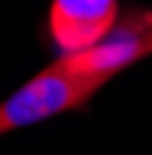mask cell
Returning <instances> with one entry per match:
<instances>
[{
  "label": "cell",
  "instance_id": "obj_2",
  "mask_svg": "<svg viewBox=\"0 0 152 155\" xmlns=\"http://www.w3.org/2000/svg\"><path fill=\"white\" fill-rule=\"evenodd\" d=\"M119 25V0H53L50 36L61 53L102 45Z\"/></svg>",
  "mask_w": 152,
  "mask_h": 155
},
{
  "label": "cell",
  "instance_id": "obj_1",
  "mask_svg": "<svg viewBox=\"0 0 152 155\" xmlns=\"http://www.w3.org/2000/svg\"><path fill=\"white\" fill-rule=\"evenodd\" d=\"M108 81L102 75H75L53 61L0 103V136L86 105Z\"/></svg>",
  "mask_w": 152,
  "mask_h": 155
},
{
  "label": "cell",
  "instance_id": "obj_3",
  "mask_svg": "<svg viewBox=\"0 0 152 155\" xmlns=\"http://www.w3.org/2000/svg\"><path fill=\"white\" fill-rule=\"evenodd\" d=\"M147 42H149V55H152V28H149V33H147Z\"/></svg>",
  "mask_w": 152,
  "mask_h": 155
}]
</instances>
